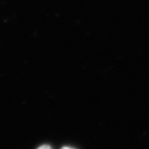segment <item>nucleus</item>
<instances>
[{"instance_id": "nucleus-1", "label": "nucleus", "mask_w": 149, "mask_h": 149, "mask_svg": "<svg viewBox=\"0 0 149 149\" xmlns=\"http://www.w3.org/2000/svg\"><path fill=\"white\" fill-rule=\"evenodd\" d=\"M37 149H52V148H51V147H50V146H48V145H42V146H41L40 148H38Z\"/></svg>"}, {"instance_id": "nucleus-2", "label": "nucleus", "mask_w": 149, "mask_h": 149, "mask_svg": "<svg viewBox=\"0 0 149 149\" xmlns=\"http://www.w3.org/2000/svg\"><path fill=\"white\" fill-rule=\"evenodd\" d=\"M61 149H75L74 148H70V147H63Z\"/></svg>"}]
</instances>
